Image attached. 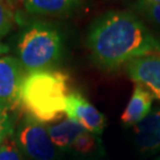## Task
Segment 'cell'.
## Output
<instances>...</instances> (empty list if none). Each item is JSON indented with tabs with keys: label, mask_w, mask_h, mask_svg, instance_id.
<instances>
[{
	"label": "cell",
	"mask_w": 160,
	"mask_h": 160,
	"mask_svg": "<svg viewBox=\"0 0 160 160\" xmlns=\"http://www.w3.org/2000/svg\"><path fill=\"white\" fill-rule=\"evenodd\" d=\"M147 2H152V4H160V0H143Z\"/></svg>",
	"instance_id": "obj_17"
},
{
	"label": "cell",
	"mask_w": 160,
	"mask_h": 160,
	"mask_svg": "<svg viewBox=\"0 0 160 160\" xmlns=\"http://www.w3.org/2000/svg\"><path fill=\"white\" fill-rule=\"evenodd\" d=\"M0 160H22L16 142L5 141L0 146Z\"/></svg>",
	"instance_id": "obj_15"
},
{
	"label": "cell",
	"mask_w": 160,
	"mask_h": 160,
	"mask_svg": "<svg viewBox=\"0 0 160 160\" xmlns=\"http://www.w3.org/2000/svg\"><path fill=\"white\" fill-rule=\"evenodd\" d=\"M14 14L12 6L6 0H0V39L10 32L13 26Z\"/></svg>",
	"instance_id": "obj_12"
},
{
	"label": "cell",
	"mask_w": 160,
	"mask_h": 160,
	"mask_svg": "<svg viewBox=\"0 0 160 160\" xmlns=\"http://www.w3.org/2000/svg\"><path fill=\"white\" fill-rule=\"evenodd\" d=\"M153 96L140 84H135L121 121L126 126H137L151 113Z\"/></svg>",
	"instance_id": "obj_8"
},
{
	"label": "cell",
	"mask_w": 160,
	"mask_h": 160,
	"mask_svg": "<svg viewBox=\"0 0 160 160\" xmlns=\"http://www.w3.org/2000/svg\"><path fill=\"white\" fill-rule=\"evenodd\" d=\"M18 143L33 160H56L57 148L52 143L48 128L29 115L25 116L17 133Z\"/></svg>",
	"instance_id": "obj_4"
},
{
	"label": "cell",
	"mask_w": 160,
	"mask_h": 160,
	"mask_svg": "<svg viewBox=\"0 0 160 160\" xmlns=\"http://www.w3.org/2000/svg\"><path fill=\"white\" fill-rule=\"evenodd\" d=\"M17 48L23 69L33 72L57 63L63 52V40L50 24L33 23L23 31Z\"/></svg>",
	"instance_id": "obj_3"
},
{
	"label": "cell",
	"mask_w": 160,
	"mask_h": 160,
	"mask_svg": "<svg viewBox=\"0 0 160 160\" xmlns=\"http://www.w3.org/2000/svg\"><path fill=\"white\" fill-rule=\"evenodd\" d=\"M86 131L81 125L70 119H65L48 128L52 143L57 149L62 151H72L81 135Z\"/></svg>",
	"instance_id": "obj_11"
},
{
	"label": "cell",
	"mask_w": 160,
	"mask_h": 160,
	"mask_svg": "<svg viewBox=\"0 0 160 160\" xmlns=\"http://www.w3.org/2000/svg\"><path fill=\"white\" fill-rule=\"evenodd\" d=\"M69 76L59 70H39L24 76L20 107L42 123L59 120L65 114Z\"/></svg>",
	"instance_id": "obj_2"
},
{
	"label": "cell",
	"mask_w": 160,
	"mask_h": 160,
	"mask_svg": "<svg viewBox=\"0 0 160 160\" xmlns=\"http://www.w3.org/2000/svg\"><path fill=\"white\" fill-rule=\"evenodd\" d=\"M6 1H7L11 6H16V5H18L19 2H22V0H6Z\"/></svg>",
	"instance_id": "obj_16"
},
{
	"label": "cell",
	"mask_w": 160,
	"mask_h": 160,
	"mask_svg": "<svg viewBox=\"0 0 160 160\" xmlns=\"http://www.w3.org/2000/svg\"><path fill=\"white\" fill-rule=\"evenodd\" d=\"M126 69L131 80L160 100V53L135 58L126 64Z\"/></svg>",
	"instance_id": "obj_7"
},
{
	"label": "cell",
	"mask_w": 160,
	"mask_h": 160,
	"mask_svg": "<svg viewBox=\"0 0 160 160\" xmlns=\"http://www.w3.org/2000/svg\"><path fill=\"white\" fill-rule=\"evenodd\" d=\"M1 141H2V139H1V138H0V142H1Z\"/></svg>",
	"instance_id": "obj_18"
},
{
	"label": "cell",
	"mask_w": 160,
	"mask_h": 160,
	"mask_svg": "<svg viewBox=\"0 0 160 160\" xmlns=\"http://www.w3.org/2000/svg\"><path fill=\"white\" fill-rule=\"evenodd\" d=\"M13 120L8 110L4 107H0V138L4 140L5 138L10 137L13 133Z\"/></svg>",
	"instance_id": "obj_14"
},
{
	"label": "cell",
	"mask_w": 160,
	"mask_h": 160,
	"mask_svg": "<svg viewBox=\"0 0 160 160\" xmlns=\"http://www.w3.org/2000/svg\"><path fill=\"white\" fill-rule=\"evenodd\" d=\"M137 10L141 12L158 28H160V4H152L141 0L139 4H137Z\"/></svg>",
	"instance_id": "obj_13"
},
{
	"label": "cell",
	"mask_w": 160,
	"mask_h": 160,
	"mask_svg": "<svg viewBox=\"0 0 160 160\" xmlns=\"http://www.w3.org/2000/svg\"><path fill=\"white\" fill-rule=\"evenodd\" d=\"M82 0H24V7L33 16L61 17L77 10Z\"/></svg>",
	"instance_id": "obj_10"
},
{
	"label": "cell",
	"mask_w": 160,
	"mask_h": 160,
	"mask_svg": "<svg viewBox=\"0 0 160 160\" xmlns=\"http://www.w3.org/2000/svg\"><path fill=\"white\" fill-rule=\"evenodd\" d=\"M23 67L12 56L0 57V107L8 112L20 107V90L23 84Z\"/></svg>",
	"instance_id": "obj_5"
},
{
	"label": "cell",
	"mask_w": 160,
	"mask_h": 160,
	"mask_svg": "<svg viewBox=\"0 0 160 160\" xmlns=\"http://www.w3.org/2000/svg\"><path fill=\"white\" fill-rule=\"evenodd\" d=\"M88 48L94 62L115 70L133 59L160 53V39L134 14L109 11L96 19L88 33Z\"/></svg>",
	"instance_id": "obj_1"
},
{
	"label": "cell",
	"mask_w": 160,
	"mask_h": 160,
	"mask_svg": "<svg viewBox=\"0 0 160 160\" xmlns=\"http://www.w3.org/2000/svg\"><path fill=\"white\" fill-rule=\"evenodd\" d=\"M139 147L145 152L160 151V108L151 110L145 119L135 126Z\"/></svg>",
	"instance_id": "obj_9"
},
{
	"label": "cell",
	"mask_w": 160,
	"mask_h": 160,
	"mask_svg": "<svg viewBox=\"0 0 160 160\" xmlns=\"http://www.w3.org/2000/svg\"><path fill=\"white\" fill-rule=\"evenodd\" d=\"M65 114L84 129L100 135L104 128V116L92 103L78 92L69 94L65 103Z\"/></svg>",
	"instance_id": "obj_6"
},
{
	"label": "cell",
	"mask_w": 160,
	"mask_h": 160,
	"mask_svg": "<svg viewBox=\"0 0 160 160\" xmlns=\"http://www.w3.org/2000/svg\"><path fill=\"white\" fill-rule=\"evenodd\" d=\"M159 160H160V159H159Z\"/></svg>",
	"instance_id": "obj_19"
}]
</instances>
